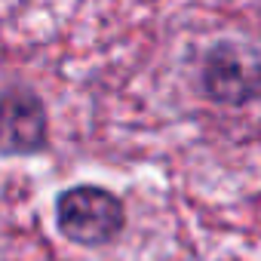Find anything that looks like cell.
<instances>
[{"instance_id": "cell-2", "label": "cell", "mask_w": 261, "mask_h": 261, "mask_svg": "<svg viewBox=\"0 0 261 261\" xmlns=\"http://www.w3.org/2000/svg\"><path fill=\"white\" fill-rule=\"evenodd\" d=\"M56 227L74 246H108L126 227V206L101 185H74L56 197Z\"/></svg>"}, {"instance_id": "cell-1", "label": "cell", "mask_w": 261, "mask_h": 261, "mask_svg": "<svg viewBox=\"0 0 261 261\" xmlns=\"http://www.w3.org/2000/svg\"><path fill=\"white\" fill-rule=\"evenodd\" d=\"M200 89L221 108L261 101V46L240 37H221L200 59Z\"/></svg>"}, {"instance_id": "cell-3", "label": "cell", "mask_w": 261, "mask_h": 261, "mask_svg": "<svg viewBox=\"0 0 261 261\" xmlns=\"http://www.w3.org/2000/svg\"><path fill=\"white\" fill-rule=\"evenodd\" d=\"M49 142V117L43 98L19 80L4 89V154L25 157L40 154Z\"/></svg>"}]
</instances>
